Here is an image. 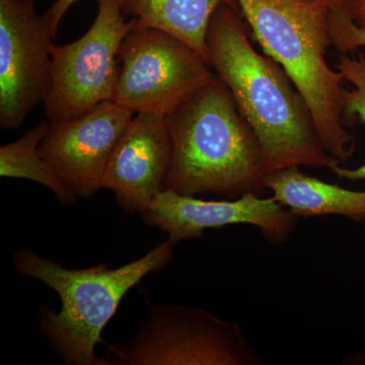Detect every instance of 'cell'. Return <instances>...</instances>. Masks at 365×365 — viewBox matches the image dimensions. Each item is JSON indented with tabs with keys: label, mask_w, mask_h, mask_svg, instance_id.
<instances>
[{
	"label": "cell",
	"mask_w": 365,
	"mask_h": 365,
	"mask_svg": "<svg viewBox=\"0 0 365 365\" xmlns=\"http://www.w3.org/2000/svg\"><path fill=\"white\" fill-rule=\"evenodd\" d=\"M237 7L216 9L206 34L208 61L261 146L265 176L339 160L319 140L309 107L282 67L255 49Z\"/></svg>",
	"instance_id": "6da1fadb"
},
{
	"label": "cell",
	"mask_w": 365,
	"mask_h": 365,
	"mask_svg": "<svg viewBox=\"0 0 365 365\" xmlns=\"http://www.w3.org/2000/svg\"><path fill=\"white\" fill-rule=\"evenodd\" d=\"M167 120L173 157L165 190L228 199L262 195L265 172L260 144L217 76Z\"/></svg>",
	"instance_id": "7a4b0ae2"
},
{
	"label": "cell",
	"mask_w": 365,
	"mask_h": 365,
	"mask_svg": "<svg viewBox=\"0 0 365 365\" xmlns=\"http://www.w3.org/2000/svg\"><path fill=\"white\" fill-rule=\"evenodd\" d=\"M174 244L160 242L136 260L121 267L101 263L68 269L41 256L32 248L18 250L14 256L16 272L40 281L61 300L55 312L42 304L38 327L55 354L68 365H105L97 346L102 333L117 313L127 294L150 274L160 272L174 257Z\"/></svg>",
	"instance_id": "3957f363"
},
{
	"label": "cell",
	"mask_w": 365,
	"mask_h": 365,
	"mask_svg": "<svg viewBox=\"0 0 365 365\" xmlns=\"http://www.w3.org/2000/svg\"><path fill=\"white\" fill-rule=\"evenodd\" d=\"M254 39L264 54L277 62L309 107L325 150L347 162L354 155L355 137L343 118V78L329 66L327 49L330 9L302 0H237Z\"/></svg>",
	"instance_id": "277c9868"
},
{
	"label": "cell",
	"mask_w": 365,
	"mask_h": 365,
	"mask_svg": "<svg viewBox=\"0 0 365 365\" xmlns=\"http://www.w3.org/2000/svg\"><path fill=\"white\" fill-rule=\"evenodd\" d=\"M105 365H260L241 327L201 307L168 304L124 345H106Z\"/></svg>",
	"instance_id": "5b68a950"
},
{
	"label": "cell",
	"mask_w": 365,
	"mask_h": 365,
	"mask_svg": "<svg viewBox=\"0 0 365 365\" xmlns=\"http://www.w3.org/2000/svg\"><path fill=\"white\" fill-rule=\"evenodd\" d=\"M91 28L69 44L52 45L51 83L44 102L50 125L83 116L112 101L119 78V50L135 20L121 0H98Z\"/></svg>",
	"instance_id": "8992f818"
},
{
	"label": "cell",
	"mask_w": 365,
	"mask_h": 365,
	"mask_svg": "<svg viewBox=\"0 0 365 365\" xmlns=\"http://www.w3.org/2000/svg\"><path fill=\"white\" fill-rule=\"evenodd\" d=\"M119 62L112 101L135 114L167 118L216 76L188 44L136 21L120 47Z\"/></svg>",
	"instance_id": "52a82bcc"
},
{
	"label": "cell",
	"mask_w": 365,
	"mask_h": 365,
	"mask_svg": "<svg viewBox=\"0 0 365 365\" xmlns=\"http://www.w3.org/2000/svg\"><path fill=\"white\" fill-rule=\"evenodd\" d=\"M53 36L34 0H0V126L20 128L51 83Z\"/></svg>",
	"instance_id": "ba28073f"
},
{
	"label": "cell",
	"mask_w": 365,
	"mask_h": 365,
	"mask_svg": "<svg viewBox=\"0 0 365 365\" xmlns=\"http://www.w3.org/2000/svg\"><path fill=\"white\" fill-rule=\"evenodd\" d=\"M146 225L168 235L172 244L203 239L210 228L247 225L258 227L271 245L289 241L297 227V217L284 206L271 198L255 193L239 198L212 201L163 190L140 213Z\"/></svg>",
	"instance_id": "9c48e42d"
},
{
	"label": "cell",
	"mask_w": 365,
	"mask_h": 365,
	"mask_svg": "<svg viewBox=\"0 0 365 365\" xmlns=\"http://www.w3.org/2000/svg\"><path fill=\"white\" fill-rule=\"evenodd\" d=\"M134 114L113 101L102 103L76 119L50 125L41 153L67 188L88 198L103 189L107 163Z\"/></svg>",
	"instance_id": "30bf717a"
},
{
	"label": "cell",
	"mask_w": 365,
	"mask_h": 365,
	"mask_svg": "<svg viewBox=\"0 0 365 365\" xmlns=\"http://www.w3.org/2000/svg\"><path fill=\"white\" fill-rule=\"evenodd\" d=\"M172 157L167 118L136 113L109 158L103 188L111 190L126 215H140L165 190Z\"/></svg>",
	"instance_id": "8fae6325"
},
{
	"label": "cell",
	"mask_w": 365,
	"mask_h": 365,
	"mask_svg": "<svg viewBox=\"0 0 365 365\" xmlns=\"http://www.w3.org/2000/svg\"><path fill=\"white\" fill-rule=\"evenodd\" d=\"M299 168H285L264 178V187L270 190L274 200L299 218L338 215L354 222L365 220V191L330 184Z\"/></svg>",
	"instance_id": "7c38bea8"
},
{
	"label": "cell",
	"mask_w": 365,
	"mask_h": 365,
	"mask_svg": "<svg viewBox=\"0 0 365 365\" xmlns=\"http://www.w3.org/2000/svg\"><path fill=\"white\" fill-rule=\"evenodd\" d=\"M126 16L138 25L177 37L208 62L206 34L216 9L237 7V0H121Z\"/></svg>",
	"instance_id": "4fadbf2b"
},
{
	"label": "cell",
	"mask_w": 365,
	"mask_h": 365,
	"mask_svg": "<svg viewBox=\"0 0 365 365\" xmlns=\"http://www.w3.org/2000/svg\"><path fill=\"white\" fill-rule=\"evenodd\" d=\"M49 128L50 124L41 122L18 140L2 145L0 176L38 182L49 189L61 205H72L76 202L78 196L59 179L40 151L41 143Z\"/></svg>",
	"instance_id": "5bb4252c"
},
{
	"label": "cell",
	"mask_w": 365,
	"mask_h": 365,
	"mask_svg": "<svg viewBox=\"0 0 365 365\" xmlns=\"http://www.w3.org/2000/svg\"><path fill=\"white\" fill-rule=\"evenodd\" d=\"M351 90L343 91V118L344 122L359 121L365 124V54L357 52V57L341 54L335 64ZM338 178L350 182L365 181V163L356 169L343 168L336 163L330 169Z\"/></svg>",
	"instance_id": "9a60e30c"
},
{
	"label": "cell",
	"mask_w": 365,
	"mask_h": 365,
	"mask_svg": "<svg viewBox=\"0 0 365 365\" xmlns=\"http://www.w3.org/2000/svg\"><path fill=\"white\" fill-rule=\"evenodd\" d=\"M329 31L332 46L340 54H352L365 49V24L353 20L347 7L331 9Z\"/></svg>",
	"instance_id": "2e32d148"
},
{
	"label": "cell",
	"mask_w": 365,
	"mask_h": 365,
	"mask_svg": "<svg viewBox=\"0 0 365 365\" xmlns=\"http://www.w3.org/2000/svg\"><path fill=\"white\" fill-rule=\"evenodd\" d=\"M78 0H55L54 4L44 14V18L51 31L53 38L56 37L59 26L67 11Z\"/></svg>",
	"instance_id": "e0dca14e"
},
{
	"label": "cell",
	"mask_w": 365,
	"mask_h": 365,
	"mask_svg": "<svg viewBox=\"0 0 365 365\" xmlns=\"http://www.w3.org/2000/svg\"><path fill=\"white\" fill-rule=\"evenodd\" d=\"M347 9L353 20L359 24H365V0H351Z\"/></svg>",
	"instance_id": "ac0fdd59"
},
{
	"label": "cell",
	"mask_w": 365,
	"mask_h": 365,
	"mask_svg": "<svg viewBox=\"0 0 365 365\" xmlns=\"http://www.w3.org/2000/svg\"><path fill=\"white\" fill-rule=\"evenodd\" d=\"M302 1L318 4H321V6L328 7V9H335L349 6L351 0H302Z\"/></svg>",
	"instance_id": "d6986e66"
}]
</instances>
